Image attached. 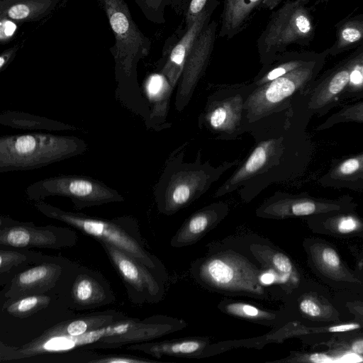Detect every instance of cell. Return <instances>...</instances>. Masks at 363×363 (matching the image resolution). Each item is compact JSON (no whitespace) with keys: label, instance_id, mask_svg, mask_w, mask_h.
<instances>
[{"label":"cell","instance_id":"6da1fadb","mask_svg":"<svg viewBox=\"0 0 363 363\" xmlns=\"http://www.w3.org/2000/svg\"><path fill=\"white\" fill-rule=\"evenodd\" d=\"M267 267L232 248H222L196 260L191 273L204 288L228 296L266 299L271 295L261 281Z\"/></svg>","mask_w":363,"mask_h":363},{"label":"cell","instance_id":"7a4b0ae2","mask_svg":"<svg viewBox=\"0 0 363 363\" xmlns=\"http://www.w3.org/2000/svg\"><path fill=\"white\" fill-rule=\"evenodd\" d=\"M88 148L72 135L30 133L0 138V172L30 170L84 154Z\"/></svg>","mask_w":363,"mask_h":363},{"label":"cell","instance_id":"3957f363","mask_svg":"<svg viewBox=\"0 0 363 363\" xmlns=\"http://www.w3.org/2000/svg\"><path fill=\"white\" fill-rule=\"evenodd\" d=\"M34 207L50 218L66 223L98 241L114 245L138 259L161 277L165 274L161 262L145 249L136 233L130 230L135 223L131 218L122 217L113 220L99 218L82 213L67 211L43 200L35 201Z\"/></svg>","mask_w":363,"mask_h":363},{"label":"cell","instance_id":"277c9868","mask_svg":"<svg viewBox=\"0 0 363 363\" xmlns=\"http://www.w3.org/2000/svg\"><path fill=\"white\" fill-rule=\"evenodd\" d=\"M25 193L28 199L34 201L48 196L66 197L71 200L76 210L125 200L116 189L101 181L76 174L45 178L28 185Z\"/></svg>","mask_w":363,"mask_h":363},{"label":"cell","instance_id":"5b68a950","mask_svg":"<svg viewBox=\"0 0 363 363\" xmlns=\"http://www.w3.org/2000/svg\"><path fill=\"white\" fill-rule=\"evenodd\" d=\"M105 11L115 37L111 52L119 68L130 74L133 64L146 56L150 41L133 20L125 0H98Z\"/></svg>","mask_w":363,"mask_h":363},{"label":"cell","instance_id":"8992f818","mask_svg":"<svg viewBox=\"0 0 363 363\" xmlns=\"http://www.w3.org/2000/svg\"><path fill=\"white\" fill-rule=\"evenodd\" d=\"M76 241V233L68 228L36 226L31 222H20L4 216L0 218L1 247L59 250L72 247Z\"/></svg>","mask_w":363,"mask_h":363},{"label":"cell","instance_id":"52a82bcc","mask_svg":"<svg viewBox=\"0 0 363 363\" xmlns=\"http://www.w3.org/2000/svg\"><path fill=\"white\" fill-rule=\"evenodd\" d=\"M99 242L123 279L130 294H135L141 302L155 303L162 298L164 288L163 279L159 274L114 245L104 241Z\"/></svg>","mask_w":363,"mask_h":363},{"label":"cell","instance_id":"ba28073f","mask_svg":"<svg viewBox=\"0 0 363 363\" xmlns=\"http://www.w3.org/2000/svg\"><path fill=\"white\" fill-rule=\"evenodd\" d=\"M108 325L79 336L43 333L20 347H9L1 343L0 360H18L43 354L65 352L87 345H93L108 335Z\"/></svg>","mask_w":363,"mask_h":363},{"label":"cell","instance_id":"9c48e42d","mask_svg":"<svg viewBox=\"0 0 363 363\" xmlns=\"http://www.w3.org/2000/svg\"><path fill=\"white\" fill-rule=\"evenodd\" d=\"M298 3H287L274 12L257 41L261 57H272L289 43L305 37L298 24Z\"/></svg>","mask_w":363,"mask_h":363},{"label":"cell","instance_id":"30bf717a","mask_svg":"<svg viewBox=\"0 0 363 363\" xmlns=\"http://www.w3.org/2000/svg\"><path fill=\"white\" fill-rule=\"evenodd\" d=\"M62 267L52 262L40 263L16 273L4 294L7 301L42 294L52 289L62 274Z\"/></svg>","mask_w":363,"mask_h":363},{"label":"cell","instance_id":"8fae6325","mask_svg":"<svg viewBox=\"0 0 363 363\" xmlns=\"http://www.w3.org/2000/svg\"><path fill=\"white\" fill-rule=\"evenodd\" d=\"M281 0H223L219 36L230 39L247 27L262 9L272 10Z\"/></svg>","mask_w":363,"mask_h":363},{"label":"cell","instance_id":"7c38bea8","mask_svg":"<svg viewBox=\"0 0 363 363\" xmlns=\"http://www.w3.org/2000/svg\"><path fill=\"white\" fill-rule=\"evenodd\" d=\"M210 345L207 337H190L156 342L136 343L128 350L141 351L152 357L162 356L199 358L204 357Z\"/></svg>","mask_w":363,"mask_h":363},{"label":"cell","instance_id":"4fadbf2b","mask_svg":"<svg viewBox=\"0 0 363 363\" xmlns=\"http://www.w3.org/2000/svg\"><path fill=\"white\" fill-rule=\"evenodd\" d=\"M303 77L301 70H292L286 74L264 84L249 99L248 105L255 113H262L290 96Z\"/></svg>","mask_w":363,"mask_h":363},{"label":"cell","instance_id":"5bb4252c","mask_svg":"<svg viewBox=\"0 0 363 363\" xmlns=\"http://www.w3.org/2000/svg\"><path fill=\"white\" fill-rule=\"evenodd\" d=\"M225 216L214 209L199 211L191 216L172 237L174 247L193 245L211 230Z\"/></svg>","mask_w":363,"mask_h":363},{"label":"cell","instance_id":"9a60e30c","mask_svg":"<svg viewBox=\"0 0 363 363\" xmlns=\"http://www.w3.org/2000/svg\"><path fill=\"white\" fill-rule=\"evenodd\" d=\"M60 0H0V17L18 23L45 18Z\"/></svg>","mask_w":363,"mask_h":363},{"label":"cell","instance_id":"2e32d148","mask_svg":"<svg viewBox=\"0 0 363 363\" xmlns=\"http://www.w3.org/2000/svg\"><path fill=\"white\" fill-rule=\"evenodd\" d=\"M212 13L206 12L186 28L185 33L172 49L164 72L171 78L176 77L184 69L186 60L204 27L209 23Z\"/></svg>","mask_w":363,"mask_h":363},{"label":"cell","instance_id":"e0dca14e","mask_svg":"<svg viewBox=\"0 0 363 363\" xmlns=\"http://www.w3.org/2000/svg\"><path fill=\"white\" fill-rule=\"evenodd\" d=\"M72 298L79 307H96L107 303L110 294L104 285L90 272H82L75 279Z\"/></svg>","mask_w":363,"mask_h":363},{"label":"cell","instance_id":"ac0fdd59","mask_svg":"<svg viewBox=\"0 0 363 363\" xmlns=\"http://www.w3.org/2000/svg\"><path fill=\"white\" fill-rule=\"evenodd\" d=\"M245 246L254 259L279 275L281 283L292 275L294 267L290 259L271 243L252 241Z\"/></svg>","mask_w":363,"mask_h":363},{"label":"cell","instance_id":"d6986e66","mask_svg":"<svg viewBox=\"0 0 363 363\" xmlns=\"http://www.w3.org/2000/svg\"><path fill=\"white\" fill-rule=\"evenodd\" d=\"M218 308L229 315L258 324L272 326L279 320L277 313L263 309L257 306L236 300H222Z\"/></svg>","mask_w":363,"mask_h":363},{"label":"cell","instance_id":"ffe728a7","mask_svg":"<svg viewBox=\"0 0 363 363\" xmlns=\"http://www.w3.org/2000/svg\"><path fill=\"white\" fill-rule=\"evenodd\" d=\"M115 320L113 314H100L79 318L56 325L46 330V335L79 336L89 331L110 325Z\"/></svg>","mask_w":363,"mask_h":363},{"label":"cell","instance_id":"44dd1931","mask_svg":"<svg viewBox=\"0 0 363 363\" xmlns=\"http://www.w3.org/2000/svg\"><path fill=\"white\" fill-rule=\"evenodd\" d=\"M0 121L1 124L16 128H42L52 130L74 129L72 126L62 122L19 111L4 112L0 116Z\"/></svg>","mask_w":363,"mask_h":363},{"label":"cell","instance_id":"7402d4cb","mask_svg":"<svg viewBox=\"0 0 363 363\" xmlns=\"http://www.w3.org/2000/svg\"><path fill=\"white\" fill-rule=\"evenodd\" d=\"M51 298L44 294L29 295L13 301H6L3 308L16 318H26L46 308Z\"/></svg>","mask_w":363,"mask_h":363},{"label":"cell","instance_id":"603a6c76","mask_svg":"<svg viewBox=\"0 0 363 363\" xmlns=\"http://www.w3.org/2000/svg\"><path fill=\"white\" fill-rule=\"evenodd\" d=\"M41 257V255L26 250H13L1 247L0 274L6 275L17 267H26L30 262H35L38 257Z\"/></svg>","mask_w":363,"mask_h":363},{"label":"cell","instance_id":"cb8c5ba5","mask_svg":"<svg viewBox=\"0 0 363 363\" xmlns=\"http://www.w3.org/2000/svg\"><path fill=\"white\" fill-rule=\"evenodd\" d=\"M271 142H264L252 152L242 168L233 177L231 184H235L259 169L266 162Z\"/></svg>","mask_w":363,"mask_h":363},{"label":"cell","instance_id":"d4e9b609","mask_svg":"<svg viewBox=\"0 0 363 363\" xmlns=\"http://www.w3.org/2000/svg\"><path fill=\"white\" fill-rule=\"evenodd\" d=\"M217 4L218 0H190L184 15L186 28L202 14L213 13Z\"/></svg>","mask_w":363,"mask_h":363},{"label":"cell","instance_id":"484cf974","mask_svg":"<svg viewBox=\"0 0 363 363\" xmlns=\"http://www.w3.org/2000/svg\"><path fill=\"white\" fill-rule=\"evenodd\" d=\"M154 360L141 359L130 355H107L94 357L89 363H152Z\"/></svg>","mask_w":363,"mask_h":363},{"label":"cell","instance_id":"4316f807","mask_svg":"<svg viewBox=\"0 0 363 363\" xmlns=\"http://www.w3.org/2000/svg\"><path fill=\"white\" fill-rule=\"evenodd\" d=\"M299 65L298 62L292 61L281 64L267 72L258 82L264 84L282 77L295 69Z\"/></svg>","mask_w":363,"mask_h":363},{"label":"cell","instance_id":"83f0119b","mask_svg":"<svg viewBox=\"0 0 363 363\" xmlns=\"http://www.w3.org/2000/svg\"><path fill=\"white\" fill-rule=\"evenodd\" d=\"M232 118L230 109L223 106L218 107L210 116V123L216 128H223L229 123Z\"/></svg>","mask_w":363,"mask_h":363},{"label":"cell","instance_id":"f1b7e54d","mask_svg":"<svg viewBox=\"0 0 363 363\" xmlns=\"http://www.w3.org/2000/svg\"><path fill=\"white\" fill-rule=\"evenodd\" d=\"M350 74L347 71L343 70L337 73L329 84V91L335 94L342 90L350 81Z\"/></svg>","mask_w":363,"mask_h":363},{"label":"cell","instance_id":"f546056e","mask_svg":"<svg viewBox=\"0 0 363 363\" xmlns=\"http://www.w3.org/2000/svg\"><path fill=\"white\" fill-rule=\"evenodd\" d=\"M315 211V205L311 201H301L291 206L290 211L286 215L308 216Z\"/></svg>","mask_w":363,"mask_h":363},{"label":"cell","instance_id":"4dcf8cb0","mask_svg":"<svg viewBox=\"0 0 363 363\" xmlns=\"http://www.w3.org/2000/svg\"><path fill=\"white\" fill-rule=\"evenodd\" d=\"M299 310L308 317L316 318L320 316L321 309L320 306L311 298H303L298 303Z\"/></svg>","mask_w":363,"mask_h":363},{"label":"cell","instance_id":"1f68e13d","mask_svg":"<svg viewBox=\"0 0 363 363\" xmlns=\"http://www.w3.org/2000/svg\"><path fill=\"white\" fill-rule=\"evenodd\" d=\"M16 23L8 18H1L0 21V40L1 43H6L13 35L16 30Z\"/></svg>","mask_w":363,"mask_h":363},{"label":"cell","instance_id":"d6a6232c","mask_svg":"<svg viewBox=\"0 0 363 363\" xmlns=\"http://www.w3.org/2000/svg\"><path fill=\"white\" fill-rule=\"evenodd\" d=\"M165 79L160 74H153L148 80L147 89L151 96H156L163 90L165 85Z\"/></svg>","mask_w":363,"mask_h":363},{"label":"cell","instance_id":"836d02e7","mask_svg":"<svg viewBox=\"0 0 363 363\" xmlns=\"http://www.w3.org/2000/svg\"><path fill=\"white\" fill-rule=\"evenodd\" d=\"M322 259L324 264L331 269L338 268L340 264L339 255L332 248H325L323 250Z\"/></svg>","mask_w":363,"mask_h":363},{"label":"cell","instance_id":"e575fe53","mask_svg":"<svg viewBox=\"0 0 363 363\" xmlns=\"http://www.w3.org/2000/svg\"><path fill=\"white\" fill-rule=\"evenodd\" d=\"M146 12L160 13L162 15L164 7L167 0H138Z\"/></svg>","mask_w":363,"mask_h":363},{"label":"cell","instance_id":"d590c367","mask_svg":"<svg viewBox=\"0 0 363 363\" xmlns=\"http://www.w3.org/2000/svg\"><path fill=\"white\" fill-rule=\"evenodd\" d=\"M359 167V162L356 158H350L343 162L339 167L342 174H351L356 172Z\"/></svg>","mask_w":363,"mask_h":363},{"label":"cell","instance_id":"8d00e7d4","mask_svg":"<svg viewBox=\"0 0 363 363\" xmlns=\"http://www.w3.org/2000/svg\"><path fill=\"white\" fill-rule=\"evenodd\" d=\"M342 39L349 43L357 41L361 38L360 31L354 27H347L342 30Z\"/></svg>","mask_w":363,"mask_h":363},{"label":"cell","instance_id":"74e56055","mask_svg":"<svg viewBox=\"0 0 363 363\" xmlns=\"http://www.w3.org/2000/svg\"><path fill=\"white\" fill-rule=\"evenodd\" d=\"M16 50L11 48L5 50L0 56V69L2 71L11 61V57L14 55Z\"/></svg>","mask_w":363,"mask_h":363},{"label":"cell","instance_id":"f35d334b","mask_svg":"<svg viewBox=\"0 0 363 363\" xmlns=\"http://www.w3.org/2000/svg\"><path fill=\"white\" fill-rule=\"evenodd\" d=\"M359 325L357 323H349L344 325H339L335 326H332L329 328L330 332L333 333H340V332H347L350 330H354L359 328Z\"/></svg>","mask_w":363,"mask_h":363},{"label":"cell","instance_id":"ab89813d","mask_svg":"<svg viewBox=\"0 0 363 363\" xmlns=\"http://www.w3.org/2000/svg\"><path fill=\"white\" fill-rule=\"evenodd\" d=\"M356 222L352 218H345L339 223V229L342 231L350 232L356 228Z\"/></svg>","mask_w":363,"mask_h":363},{"label":"cell","instance_id":"60d3db41","mask_svg":"<svg viewBox=\"0 0 363 363\" xmlns=\"http://www.w3.org/2000/svg\"><path fill=\"white\" fill-rule=\"evenodd\" d=\"M309 361L315 362V363H325V362H332L334 360L332 357H328L324 354L320 353H315L310 355L308 357Z\"/></svg>","mask_w":363,"mask_h":363},{"label":"cell","instance_id":"b9f144b4","mask_svg":"<svg viewBox=\"0 0 363 363\" xmlns=\"http://www.w3.org/2000/svg\"><path fill=\"white\" fill-rule=\"evenodd\" d=\"M172 4L175 7L176 11L180 13V11L184 8L186 9L190 0H172Z\"/></svg>","mask_w":363,"mask_h":363},{"label":"cell","instance_id":"7bdbcfd3","mask_svg":"<svg viewBox=\"0 0 363 363\" xmlns=\"http://www.w3.org/2000/svg\"><path fill=\"white\" fill-rule=\"evenodd\" d=\"M350 80L353 84H359L362 81V75L359 70H354L350 75Z\"/></svg>","mask_w":363,"mask_h":363},{"label":"cell","instance_id":"ee69618b","mask_svg":"<svg viewBox=\"0 0 363 363\" xmlns=\"http://www.w3.org/2000/svg\"><path fill=\"white\" fill-rule=\"evenodd\" d=\"M351 348L354 353L363 354V340H359L353 342Z\"/></svg>","mask_w":363,"mask_h":363}]
</instances>
